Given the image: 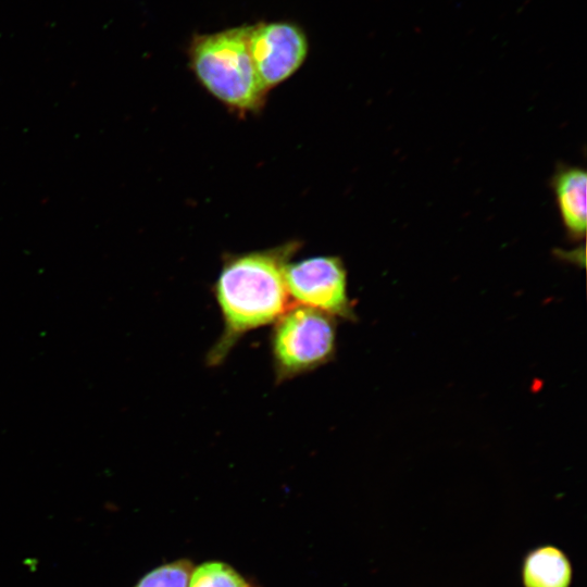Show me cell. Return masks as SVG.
Returning <instances> with one entry per match:
<instances>
[{"instance_id":"1","label":"cell","mask_w":587,"mask_h":587,"mask_svg":"<svg viewBox=\"0 0 587 587\" xmlns=\"http://www.w3.org/2000/svg\"><path fill=\"white\" fill-rule=\"evenodd\" d=\"M292 247L228 258L214 284L223 329L208 351L209 366L222 364L249 332L273 324L292 303L284 271Z\"/></svg>"},{"instance_id":"2","label":"cell","mask_w":587,"mask_h":587,"mask_svg":"<svg viewBox=\"0 0 587 587\" xmlns=\"http://www.w3.org/2000/svg\"><path fill=\"white\" fill-rule=\"evenodd\" d=\"M190 66L215 98L232 108L255 110L267 91L254 67L248 25L195 34L188 49Z\"/></svg>"},{"instance_id":"3","label":"cell","mask_w":587,"mask_h":587,"mask_svg":"<svg viewBox=\"0 0 587 587\" xmlns=\"http://www.w3.org/2000/svg\"><path fill=\"white\" fill-rule=\"evenodd\" d=\"M337 319L292 303L274 323L268 337L276 385L310 373L336 354Z\"/></svg>"},{"instance_id":"4","label":"cell","mask_w":587,"mask_h":587,"mask_svg":"<svg viewBox=\"0 0 587 587\" xmlns=\"http://www.w3.org/2000/svg\"><path fill=\"white\" fill-rule=\"evenodd\" d=\"M285 285L292 303L307 305L335 319L354 321L347 290V272L337 257H314L287 263Z\"/></svg>"},{"instance_id":"5","label":"cell","mask_w":587,"mask_h":587,"mask_svg":"<svg viewBox=\"0 0 587 587\" xmlns=\"http://www.w3.org/2000/svg\"><path fill=\"white\" fill-rule=\"evenodd\" d=\"M248 45L266 90L291 76L302 65L309 50L304 32L285 21L248 25Z\"/></svg>"},{"instance_id":"6","label":"cell","mask_w":587,"mask_h":587,"mask_svg":"<svg viewBox=\"0 0 587 587\" xmlns=\"http://www.w3.org/2000/svg\"><path fill=\"white\" fill-rule=\"evenodd\" d=\"M521 580L523 587H571V560L557 546H537L527 551L522 560Z\"/></svg>"},{"instance_id":"7","label":"cell","mask_w":587,"mask_h":587,"mask_svg":"<svg viewBox=\"0 0 587 587\" xmlns=\"http://www.w3.org/2000/svg\"><path fill=\"white\" fill-rule=\"evenodd\" d=\"M586 182L584 168L569 166L560 170L553 178V189L562 221L573 237L586 232Z\"/></svg>"},{"instance_id":"8","label":"cell","mask_w":587,"mask_h":587,"mask_svg":"<svg viewBox=\"0 0 587 587\" xmlns=\"http://www.w3.org/2000/svg\"><path fill=\"white\" fill-rule=\"evenodd\" d=\"M188 587H251L229 565L221 562L202 563L192 570Z\"/></svg>"},{"instance_id":"9","label":"cell","mask_w":587,"mask_h":587,"mask_svg":"<svg viewBox=\"0 0 587 587\" xmlns=\"http://www.w3.org/2000/svg\"><path fill=\"white\" fill-rule=\"evenodd\" d=\"M192 570L187 560L167 563L150 571L134 587H188Z\"/></svg>"}]
</instances>
